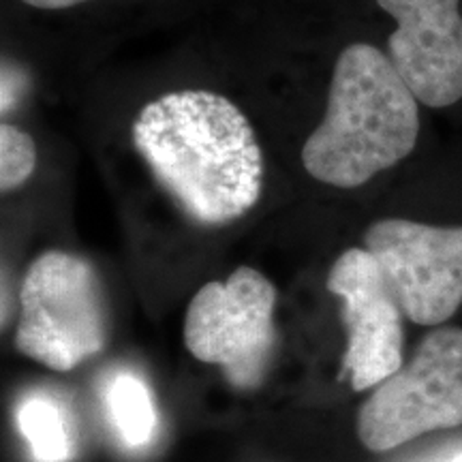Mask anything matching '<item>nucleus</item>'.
I'll list each match as a JSON object with an SVG mask.
<instances>
[{"mask_svg":"<svg viewBox=\"0 0 462 462\" xmlns=\"http://www.w3.org/2000/svg\"><path fill=\"white\" fill-rule=\"evenodd\" d=\"M328 289L343 300L346 330L345 373L351 388H377L402 368V343L407 319L383 270L368 248H349L334 262Z\"/></svg>","mask_w":462,"mask_h":462,"instance_id":"0eeeda50","label":"nucleus"},{"mask_svg":"<svg viewBox=\"0 0 462 462\" xmlns=\"http://www.w3.org/2000/svg\"><path fill=\"white\" fill-rule=\"evenodd\" d=\"M456 426H462V328H435L362 404L357 437L381 454Z\"/></svg>","mask_w":462,"mask_h":462,"instance_id":"20e7f679","label":"nucleus"},{"mask_svg":"<svg viewBox=\"0 0 462 462\" xmlns=\"http://www.w3.org/2000/svg\"><path fill=\"white\" fill-rule=\"evenodd\" d=\"M276 287L255 268L234 270L225 282H208L190 300L184 345L204 364H218L238 388H253L273 349Z\"/></svg>","mask_w":462,"mask_h":462,"instance_id":"39448f33","label":"nucleus"},{"mask_svg":"<svg viewBox=\"0 0 462 462\" xmlns=\"http://www.w3.org/2000/svg\"><path fill=\"white\" fill-rule=\"evenodd\" d=\"M107 407L116 430L131 448L146 446L157 429L152 398L142 379L131 373L116 374L107 388Z\"/></svg>","mask_w":462,"mask_h":462,"instance_id":"9d476101","label":"nucleus"},{"mask_svg":"<svg viewBox=\"0 0 462 462\" xmlns=\"http://www.w3.org/2000/svg\"><path fill=\"white\" fill-rule=\"evenodd\" d=\"M404 317L443 326L462 304V227L383 218L364 236Z\"/></svg>","mask_w":462,"mask_h":462,"instance_id":"423d86ee","label":"nucleus"},{"mask_svg":"<svg viewBox=\"0 0 462 462\" xmlns=\"http://www.w3.org/2000/svg\"><path fill=\"white\" fill-rule=\"evenodd\" d=\"M17 424L37 462H67L71 456V430L67 415L54 398L32 394L17 409Z\"/></svg>","mask_w":462,"mask_h":462,"instance_id":"1a4fd4ad","label":"nucleus"},{"mask_svg":"<svg viewBox=\"0 0 462 462\" xmlns=\"http://www.w3.org/2000/svg\"><path fill=\"white\" fill-rule=\"evenodd\" d=\"M460 0H377L396 20L388 56L418 101L448 107L462 99Z\"/></svg>","mask_w":462,"mask_h":462,"instance_id":"6e6552de","label":"nucleus"},{"mask_svg":"<svg viewBox=\"0 0 462 462\" xmlns=\"http://www.w3.org/2000/svg\"><path fill=\"white\" fill-rule=\"evenodd\" d=\"M106 340V304L92 265L65 251L34 259L20 289L17 351L67 373L99 354Z\"/></svg>","mask_w":462,"mask_h":462,"instance_id":"7ed1b4c3","label":"nucleus"},{"mask_svg":"<svg viewBox=\"0 0 462 462\" xmlns=\"http://www.w3.org/2000/svg\"><path fill=\"white\" fill-rule=\"evenodd\" d=\"M131 137L161 187L195 223L227 225L262 198V148L253 125L227 97L167 92L142 107Z\"/></svg>","mask_w":462,"mask_h":462,"instance_id":"f257e3e1","label":"nucleus"},{"mask_svg":"<svg viewBox=\"0 0 462 462\" xmlns=\"http://www.w3.org/2000/svg\"><path fill=\"white\" fill-rule=\"evenodd\" d=\"M37 167V146L26 131L15 125L0 126V189L5 193L20 189Z\"/></svg>","mask_w":462,"mask_h":462,"instance_id":"9b49d317","label":"nucleus"},{"mask_svg":"<svg viewBox=\"0 0 462 462\" xmlns=\"http://www.w3.org/2000/svg\"><path fill=\"white\" fill-rule=\"evenodd\" d=\"M22 3L31 5L34 9L58 11V9H69V7H75V5L88 3V0H22Z\"/></svg>","mask_w":462,"mask_h":462,"instance_id":"f8f14e48","label":"nucleus"},{"mask_svg":"<svg viewBox=\"0 0 462 462\" xmlns=\"http://www.w3.org/2000/svg\"><path fill=\"white\" fill-rule=\"evenodd\" d=\"M437 462H462V448L458 449V452L448 454L446 458H441V460H437Z\"/></svg>","mask_w":462,"mask_h":462,"instance_id":"ddd939ff","label":"nucleus"},{"mask_svg":"<svg viewBox=\"0 0 462 462\" xmlns=\"http://www.w3.org/2000/svg\"><path fill=\"white\" fill-rule=\"evenodd\" d=\"M418 97L368 43L343 50L334 65L328 109L302 148V163L319 182L356 189L413 152L420 135Z\"/></svg>","mask_w":462,"mask_h":462,"instance_id":"f03ea898","label":"nucleus"}]
</instances>
